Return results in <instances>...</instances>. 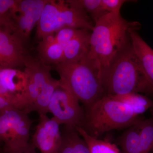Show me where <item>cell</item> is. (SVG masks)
<instances>
[{
	"label": "cell",
	"mask_w": 153,
	"mask_h": 153,
	"mask_svg": "<svg viewBox=\"0 0 153 153\" xmlns=\"http://www.w3.org/2000/svg\"><path fill=\"white\" fill-rule=\"evenodd\" d=\"M140 27L138 22H128L120 13L105 14L94 23L87 57L98 63L102 73L128 41L129 29Z\"/></svg>",
	"instance_id": "cell-1"
},
{
	"label": "cell",
	"mask_w": 153,
	"mask_h": 153,
	"mask_svg": "<svg viewBox=\"0 0 153 153\" xmlns=\"http://www.w3.org/2000/svg\"><path fill=\"white\" fill-rule=\"evenodd\" d=\"M105 95L130 93L152 94L135 54L130 38L102 72Z\"/></svg>",
	"instance_id": "cell-2"
},
{
	"label": "cell",
	"mask_w": 153,
	"mask_h": 153,
	"mask_svg": "<svg viewBox=\"0 0 153 153\" xmlns=\"http://www.w3.org/2000/svg\"><path fill=\"white\" fill-rule=\"evenodd\" d=\"M60 85L69 90L85 106L86 111L105 95L101 69L96 61L87 56L73 63L55 65Z\"/></svg>",
	"instance_id": "cell-3"
},
{
	"label": "cell",
	"mask_w": 153,
	"mask_h": 153,
	"mask_svg": "<svg viewBox=\"0 0 153 153\" xmlns=\"http://www.w3.org/2000/svg\"><path fill=\"white\" fill-rule=\"evenodd\" d=\"M143 119V116L136 114L128 105L112 96L105 95L85 111L79 127L97 138L106 132L128 128Z\"/></svg>",
	"instance_id": "cell-4"
},
{
	"label": "cell",
	"mask_w": 153,
	"mask_h": 153,
	"mask_svg": "<svg viewBox=\"0 0 153 153\" xmlns=\"http://www.w3.org/2000/svg\"><path fill=\"white\" fill-rule=\"evenodd\" d=\"M94 25L88 14L69 7L66 1L49 0L37 24L36 36L41 40L66 27L91 31Z\"/></svg>",
	"instance_id": "cell-5"
},
{
	"label": "cell",
	"mask_w": 153,
	"mask_h": 153,
	"mask_svg": "<svg viewBox=\"0 0 153 153\" xmlns=\"http://www.w3.org/2000/svg\"><path fill=\"white\" fill-rule=\"evenodd\" d=\"M24 110L10 108L0 110V142L6 153L25 152L29 143L32 121Z\"/></svg>",
	"instance_id": "cell-6"
},
{
	"label": "cell",
	"mask_w": 153,
	"mask_h": 153,
	"mask_svg": "<svg viewBox=\"0 0 153 153\" xmlns=\"http://www.w3.org/2000/svg\"><path fill=\"white\" fill-rule=\"evenodd\" d=\"M79 101L66 88L60 85L55 89L48 107V112L53 115L60 125L76 127L82 124L85 113Z\"/></svg>",
	"instance_id": "cell-7"
},
{
	"label": "cell",
	"mask_w": 153,
	"mask_h": 153,
	"mask_svg": "<svg viewBox=\"0 0 153 153\" xmlns=\"http://www.w3.org/2000/svg\"><path fill=\"white\" fill-rule=\"evenodd\" d=\"M49 0H18L10 13L12 30L26 44Z\"/></svg>",
	"instance_id": "cell-8"
},
{
	"label": "cell",
	"mask_w": 153,
	"mask_h": 153,
	"mask_svg": "<svg viewBox=\"0 0 153 153\" xmlns=\"http://www.w3.org/2000/svg\"><path fill=\"white\" fill-rule=\"evenodd\" d=\"M26 44L10 28H0V70L25 67L30 55Z\"/></svg>",
	"instance_id": "cell-9"
},
{
	"label": "cell",
	"mask_w": 153,
	"mask_h": 153,
	"mask_svg": "<svg viewBox=\"0 0 153 153\" xmlns=\"http://www.w3.org/2000/svg\"><path fill=\"white\" fill-rule=\"evenodd\" d=\"M27 82V75L25 70L13 68L0 70V95L10 102L16 108L25 111Z\"/></svg>",
	"instance_id": "cell-10"
},
{
	"label": "cell",
	"mask_w": 153,
	"mask_h": 153,
	"mask_svg": "<svg viewBox=\"0 0 153 153\" xmlns=\"http://www.w3.org/2000/svg\"><path fill=\"white\" fill-rule=\"evenodd\" d=\"M39 119L32 138V145L41 153H57L61 141L60 124L47 114L39 115Z\"/></svg>",
	"instance_id": "cell-11"
},
{
	"label": "cell",
	"mask_w": 153,
	"mask_h": 153,
	"mask_svg": "<svg viewBox=\"0 0 153 153\" xmlns=\"http://www.w3.org/2000/svg\"><path fill=\"white\" fill-rule=\"evenodd\" d=\"M137 30L129 29V36L142 71L153 94V49L140 36Z\"/></svg>",
	"instance_id": "cell-12"
},
{
	"label": "cell",
	"mask_w": 153,
	"mask_h": 153,
	"mask_svg": "<svg viewBox=\"0 0 153 153\" xmlns=\"http://www.w3.org/2000/svg\"><path fill=\"white\" fill-rule=\"evenodd\" d=\"M91 31L82 29L66 45L62 63L78 62L87 56L90 49Z\"/></svg>",
	"instance_id": "cell-13"
},
{
	"label": "cell",
	"mask_w": 153,
	"mask_h": 153,
	"mask_svg": "<svg viewBox=\"0 0 153 153\" xmlns=\"http://www.w3.org/2000/svg\"><path fill=\"white\" fill-rule=\"evenodd\" d=\"M64 48L55 40V33L42 38L37 47L38 58L46 65L54 66L62 63Z\"/></svg>",
	"instance_id": "cell-14"
},
{
	"label": "cell",
	"mask_w": 153,
	"mask_h": 153,
	"mask_svg": "<svg viewBox=\"0 0 153 153\" xmlns=\"http://www.w3.org/2000/svg\"><path fill=\"white\" fill-rule=\"evenodd\" d=\"M57 153H90L86 143L75 127L65 126Z\"/></svg>",
	"instance_id": "cell-15"
},
{
	"label": "cell",
	"mask_w": 153,
	"mask_h": 153,
	"mask_svg": "<svg viewBox=\"0 0 153 153\" xmlns=\"http://www.w3.org/2000/svg\"><path fill=\"white\" fill-rule=\"evenodd\" d=\"M141 121L126 129L117 139V143L120 147V153H143L140 139Z\"/></svg>",
	"instance_id": "cell-16"
},
{
	"label": "cell",
	"mask_w": 153,
	"mask_h": 153,
	"mask_svg": "<svg viewBox=\"0 0 153 153\" xmlns=\"http://www.w3.org/2000/svg\"><path fill=\"white\" fill-rule=\"evenodd\" d=\"M111 96L117 100L128 105L134 113L139 115H142L147 110L153 108V100L140 93Z\"/></svg>",
	"instance_id": "cell-17"
},
{
	"label": "cell",
	"mask_w": 153,
	"mask_h": 153,
	"mask_svg": "<svg viewBox=\"0 0 153 153\" xmlns=\"http://www.w3.org/2000/svg\"><path fill=\"white\" fill-rule=\"evenodd\" d=\"M60 85L59 80L52 77L40 90L38 97L32 108V111H35L38 114H47L48 107L52 95L56 88Z\"/></svg>",
	"instance_id": "cell-18"
},
{
	"label": "cell",
	"mask_w": 153,
	"mask_h": 153,
	"mask_svg": "<svg viewBox=\"0 0 153 153\" xmlns=\"http://www.w3.org/2000/svg\"><path fill=\"white\" fill-rule=\"evenodd\" d=\"M75 128L85 140L90 153H120V149L115 144L94 137L80 127L76 126Z\"/></svg>",
	"instance_id": "cell-19"
},
{
	"label": "cell",
	"mask_w": 153,
	"mask_h": 153,
	"mask_svg": "<svg viewBox=\"0 0 153 153\" xmlns=\"http://www.w3.org/2000/svg\"><path fill=\"white\" fill-rule=\"evenodd\" d=\"M66 2L69 7L89 14L94 23L106 14L102 9L101 0H66Z\"/></svg>",
	"instance_id": "cell-20"
},
{
	"label": "cell",
	"mask_w": 153,
	"mask_h": 153,
	"mask_svg": "<svg viewBox=\"0 0 153 153\" xmlns=\"http://www.w3.org/2000/svg\"><path fill=\"white\" fill-rule=\"evenodd\" d=\"M152 116L140 123V139L143 153H152L153 149V108Z\"/></svg>",
	"instance_id": "cell-21"
},
{
	"label": "cell",
	"mask_w": 153,
	"mask_h": 153,
	"mask_svg": "<svg viewBox=\"0 0 153 153\" xmlns=\"http://www.w3.org/2000/svg\"><path fill=\"white\" fill-rule=\"evenodd\" d=\"M82 29L66 27L60 29L55 33V40L64 48L71 39Z\"/></svg>",
	"instance_id": "cell-22"
},
{
	"label": "cell",
	"mask_w": 153,
	"mask_h": 153,
	"mask_svg": "<svg viewBox=\"0 0 153 153\" xmlns=\"http://www.w3.org/2000/svg\"><path fill=\"white\" fill-rule=\"evenodd\" d=\"M127 1L126 0H101V4L106 13H119L121 8Z\"/></svg>",
	"instance_id": "cell-23"
},
{
	"label": "cell",
	"mask_w": 153,
	"mask_h": 153,
	"mask_svg": "<svg viewBox=\"0 0 153 153\" xmlns=\"http://www.w3.org/2000/svg\"><path fill=\"white\" fill-rule=\"evenodd\" d=\"M18 0H0V13L10 14L16 5Z\"/></svg>",
	"instance_id": "cell-24"
},
{
	"label": "cell",
	"mask_w": 153,
	"mask_h": 153,
	"mask_svg": "<svg viewBox=\"0 0 153 153\" xmlns=\"http://www.w3.org/2000/svg\"><path fill=\"white\" fill-rule=\"evenodd\" d=\"M12 22L10 13H0V28H8L12 30Z\"/></svg>",
	"instance_id": "cell-25"
},
{
	"label": "cell",
	"mask_w": 153,
	"mask_h": 153,
	"mask_svg": "<svg viewBox=\"0 0 153 153\" xmlns=\"http://www.w3.org/2000/svg\"><path fill=\"white\" fill-rule=\"evenodd\" d=\"M10 108H16L10 102L0 95V110Z\"/></svg>",
	"instance_id": "cell-26"
},
{
	"label": "cell",
	"mask_w": 153,
	"mask_h": 153,
	"mask_svg": "<svg viewBox=\"0 0 153 153\" xmlns=\"http://www.w3.org/2000/svg\"><path fill=\"white\" fill-rule=\"evenodd\" d=\"M35 148L33 146H32V147L30 148L28 150L25 151V152H16L13 153H36L35 150Z\"/></svg>",
	"instance_id": "cell-27"
},
{
	"label": "cell",
	"mask_w": 153,
	"mask_h": 153,
	"mask_svg": "<svg viewBox=\"0 0 153 153\" xmlns=\"http://www.w3.org/2000/svg\"><path fill=\"white\" fill-rule=\"evenodd\" d=\"M153 153V149L152 151V153Z\"/></svg>",
	"instance_id": "cell-28"
}]
</instances>
